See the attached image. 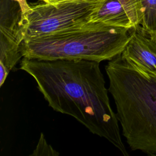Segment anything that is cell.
Instances as JSON below:
<instances>
[{"label":"cell","instance_id":"6da1fadb","mask_svg":"<svg viewBox=\"0 0 156 156\" xmlns=\"http://www.w3.org/2000/svg\"><path fill=\"white\" fill-rule=\"evenodd\" d=\"M99 63L23 57L20 69L35 80L38 90L53 110L74 117L91 133L105 138L127 156Z\"/></svg>","mask_w":156,"mask_h":156},{"label":"cell","instance_id":"7a4b0ae2","mask_svg":"<svg viewBox=\"0 0 156 156\" xmlns=\"http://www.w3.org/2000/svg\"><path fill=\"white\" fill-rule=\"evenodd\" d=\"M105 69L127 144L132 151L156 156V71L136 65L121 53Z\"/></svg>","mask_w":156,"mask_h":156},{"label":"cell","instance_id":"3957f363","mask_svg":"<svg viewBox=\"0 0 156 156\" xmlns=\"http://www.w3.org/2000/svg\"><path fill=\"white\" fill-rule=\"evenodd\" d=\"M131 29L90 22L83 26L24 40L23 57L38 60H110L124 50Z\"/></svg>","mask_w":156,"mask_h":156},{"label":"cell","instance_id":"277c9868","mask_svg":"<svg viewBox=\"0 0 156 156\" xmlns=\"http://www.w3.org/2000/svg\"><path fill=\"white\" fill-rule=\"evenodd\" d=\"M104 0H71L58 4H30V10L21 16L23 41L80 27L90 23L92 14Z\"/></svg>","mask_w":156,"mask_h":156},{"label":"cell","instance_id":"5b68a950","mask_svg":"<svg viewBox=\"0 0 156 156\" xmlns=\"http://www.w3.org/2000/svg\"><path fill=\"white\" fill-rule=\"evenodd\" d=\"M142 16L141 0H104L90 22L132 29L140 25Z\"/></svg>","mask_w":156,"mask_h":156},{"label":"cell","instance_id":"8992f818","mask_svg":"<svg viewBox=\"0 0 156 156\" xmlns=\"http://www.w3.org/2000/svg\"><path fill=\"white\" fill-rule=\"evenodd\" d=\"M121 54L136 65L156 71V38L138 25L130 30V37Z\"/></svg>","mask_w":156,"mask_h":156},{"label":"cell","instance_id":"52a82bcc","mask_svg":"<svg viewBox=\"0 0 156 156\" xmlns=\"http://www.w3.org/2000/svg\"><path fill=\"white\" fill-rule=\"evenodd\" d=\"M143 11L140 26L156 38V0H141Z\"/></svg>","mask_w":156,"mask_h":156},{"label":"cell","instance_id":"ba28073f","mask_svg":"<svg viewBox=\"0 0 156 156\" xmlns=\"http://www.w3.org/2000/svg\"><path fill=\"white\" fill-rule=\"evenodd\" d=\"M59 153L55 151L46 142L43 133H41L36 148L31 155H58Z\"/></svg>","mask_w":156,"mask_h":156},{"label":"cell","instance_id":"9c48e42d","mask_svg":"<svg viewBox=\"0 0 156 156\" xmlns=\"http://www.w3.org/2000/svg\"><path fill=\"white\" fill-rule=\"evenodd\" d=\"M15 2H16L20 8L21 12V16L27 13L30 9V5L29 4L26 0H12Z\"/></svg>","mask_w":156,"mask_h":156},{"label":"cell","instance_id":"30bf717a","mask_svg":"<svg viewBox=\"0 0 156 156\" xmlns=\"http://www.w3.org/2000/svg\"><path fill=\"white\" fill-rule=\"evenodd\" d=\"M43 1V2L51 4H58L59 3L67 1H71V0H40Z\"/></svg>","mask_w":156,"mask_h":156},{"label":"cell","instance_id":"8fae6325","mask_svg":"<svg viewBox=\"0 0 156 156\" xmlns=\"http://www.w3.org/2000/svg\"><path fill=\"white\" fill-rule=\"evenodd\" d=\"M87 1H95V0H87Z\"/></svg>","mask_w":156,"mask_h":156}]
</instances>
